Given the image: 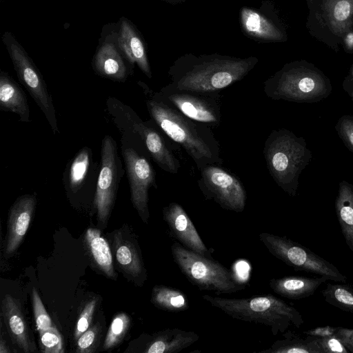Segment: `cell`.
Returning a JSON list of instances; mask_svg holds the SVG:
<instances>
[{
    "label": "cell",
    "instance_id": "cell-1",
    "mask_svg": "<svg viewBox=\"0 0 353 353\" xmlns=\"http://www.w3.org/2000/svg\"><path fill=\"white\" fill-rule=\"evenodd\" d=\"M149 97L146 106L156 125L183 148L199 171L208 165L221 163L220 144L211 126L183 114L157 92L150 91Z\"/></svg>",
    "mask_w": 353,
    "mask_h": 353
},
{
    "label": "cell",
    "instance_id": "cell-2",
    "mask_svg": "<svg viewBox=\"0 0 353 353\" xmlns=\"http://www.w3.org/2000/svg\"><path fill=\"white\" fill-rule=\"evenodd\" d=\"M258 62L255 57L185 54L174 61L168 75L170 83L179 89L221 91L242 80Z\"/></svg>",
    "mask_w": 353,
    "mask_h": 353
},
{
    "label": "cell",
    "instance_id": "cell-3",
    "mask_svg": "<svg viewBox=\"0 0 353 353\" xmlns=\"http://www.w3.org/2000/svg\"><path fill=\"white\" fill-rule=\"evenodd\" d=\"M202 298L233 319L270 327L274 336L290 326L299 328L304 323L295 307L272 294L238 299L204 294Z\"/></svg>",
    "mask_w": 353,
    "mask_h": 353
},
{
    "label": "cell",
    "instance_id": "cell-4",
    "mask_svg": "<svg viewBox=\"0 0 353 353\" xmlns=\"http://www.w3.org/2000/svg\"><path fill=\"white\" fill-rule=\"evenodd\" d=\"M263 152L272 178L285 192L294 196L299 176L312 158L305 139L288 129L273 130Z\"/></svg>",
    "mask_w": 353,
    "mask_h": 353
},
{
    "label": "cell",
    "instance_id": "cell-5",
    "mask_svg": "<svg viewBox=\"0 0 353 353\" xmlns=\"http://www.w3.org/2000/svg\"><path fill=\"white\" fill-rule=\"evenodd\" d=\"M266 96L273 100L300 103L320 102L332 92L330 80L305 61L285 64L263 83Z\"/></svg>",
    "mask_w": 353,
    "mask_h": 353
},
{
    "label": "cell",
    "instance_id": "cell-6",
    "mask_svg": "<svg viewBox=\"0 0 353 353\" xmlns=\"http://www.w3.org/2000/svg\"><path fill=\"white\" fill-rule=\"evenodd\" d=\"M174 261L188 280L201 290L230 294L245 289L225 266L183 247L179 242L171 246Z\"/></svg>",
    "mask_w": 353,
    "mask_h": 353
},
{
    "label": "cell",
    "instance_id": "cell-7",
    "mask_svg": "<svg viewBox=\"0 0 353 353\" xmlns=\"http://www.w3.org/2000/svg\"><path fill=\"white\" fill-rule=\"evenodd\" d=\"M108 107L116 123L125 124L143 142L148 153L161 169L178 174L181 163L163 135L151 124L144 123L129 107L114 99H110Z\"/></svg>",
    "mask_w": 353,
    "mask_h": 353
},
{
    "label": "cell",
    "instance_id": "cell-8",
    "mask_svg": "<svg viewBox=\"0 0 353 353\" xmlns=\"http://www.w3.org/2000/svg\"><path fill=\"white\" fill-rule=\"evenodd\" d=\"M259 237L272 255L296 270L325 276L334 281H347L333 264L286 236L261 232Z\"/></svg>",
    "mask_w": 353,
    "mask_h": 353
},
{
    "label": "cell",
    "instance_id": "cell-9",
    "mask_svg": "<svg viewBox=\"0 0 353 353\" xmlns=\"http://www.w3.org/2000/svg\"><path fill=\"white\" fill-rule=\"evenodd\" d=\"M3 41L19 81L44 114L53 133H59L52 99L39 70L12 34L6 32Z\"/></svg>",
    "mask_w": 353,
    "mask_h": 353
},
{
    "label": "cell",
    "instance_id": "cell-10",
    "mask_svg": "<svg viewBox=\"0 0 353 353\" xmlns=\"http://www.w3.org/2000/svg\"><path fill=\"white\" fill-rule=\"evenodd\" d=\"M122 175L117 143L106 135L101 143L100 171L93 201L98 225L102 228L105 227L111 214Z\"/></svg>",
    "mask_w": 353,
    "mask_h": 353
},
{
    "label": "cell",
    "instance_id": "cell-11",
    "mask_svg": "<svg viewBox=\"0 0 353 353\" xmlns=\"http://www.w3.org/2000/svg\"><path fill=\"white\" fill-rule=\"evenodd\" d=\"M158 95L192 119L206 123L213 129L221 121V91L204 92L179 89L170 83Z\"/></svg>",
    "mask_w": 353,
    "mask_h": 353
},
{
    "label": "cell",
    "instance_id": "cell-12",
    "mask_svg": "<svg viewBox=\"0 0 353 353\" xmlns=\"http://www.w3.org/2000/svg\"><path fill=\"white\" fill-rule=\"evenodd\" d=\"M200 172L198 186L206 199L214 201L225 210H244L246 190L235 175L218 165H208Z\"/></svg>",
    "mask_w": 353,
    "mask_h": 353
},
{
    "label": "cell",
    "instance_id": "cell-13",
    "mask_svg": "<svg viewBox=\"0 0 353 353\" xmlns=\"http://www.w3.org/2000/svg\"><path fill=\"white\" fill-rule=\"evenodd\" d=\"M123 157L128 179L131 201L142 221L147 223L150 217L148 191L157 188L155 172L148 158L134 148L123 147Z\"/></svg>",
    "mask_w": 353,
    "mask_h": 353
},
{
    "label": "cell",
    "instance_id": "cell-14",
    "mask_svg": "<svg viewBox=\"0 0 353 353\" xmlns=\"http://www.w3.org/2000/svg\"><path fill=\"white\" fill-rule=\"evenodd\" d=\"M100 165L94 161L93 152L83 147L67 163L63 182L68 194L74 196L85 190L96 191Z\"/></svg>",
    "mask_w": 353,
    "mask_h": 353
},
{
    "label": "cell",
    "instance_id": "cell-15",
    "mask_svg": "<svg viewBox=\"0 0 353 353\" xmlns=\"http://www.w3.org/2000/svg\"><path fill=\"white\" fill-rule=\"evenodd\" d=\"M163 217L172 236L185 248L203 256L213 259L195 226L182 206L170 203L163 209Z\"/></svg>",
    "mask_w": 353,
    "mask_h": 353
},
{
    "label": "cell",
    "instance_id": "cell-16",
    "mask_svg": "<svg viewBox=\"0 0 353 353\" xmlns=\"http://www.w3.org/2000/svg\"><path fill=\"white\" fill-rule=\"evenodd\" d=\"M36 203L34 195L25 194L19 197L11 206L4 248L6 255L13 254L22 242L33 217Z\"/></svg>",
    "mask_w": 353,
    "mask_h": 353
},
{
    "label": "cell",
    "instance_id": "cell-17",
    "mask_svg": "<svg viewBox=\"0 0 353 353\" xmlns=\"http://www.w3.org/2000/svg\"><path fill=\"white\" fill-rule=\"evenodd\" d=\"M239 21L245 35L256 41L270 43L284 41L283 32L268 15L264 6L259 9L243 7L239 12Z\"/></svg>",
    "mask_w": 353,
    "mask_h": 353
},
{
    "label": "cell",
    "instance_id": "cell-18",
    "mask_svg": "<svg viewBox=\"0 0 353 353\" xmlns=\"http://www.w3.org/2000/svg\"><path fill=\"white\" fill-rule=\"evenodd\" d=\"M1 314L10 336L21 350L25 353L35 351L19 301L6 294L1 301Z\"/></svg>",
    "mask_w": 353,
    "mask_h": 353
},
{
    "label": "cell",
    "instance_id": "cell-19",
    "mask_svg": "<svg viewBox=\"0 0 353 353\" xmlns=\"http://www.w3.org/2000/svg\"><path fill=\"white\" fill-rule=\"evenodd\" d=\"M113 249L121 269L141 283H143L146 279V270L138 244L117 230L113 236Z\"/></svg>",
    "mask_w": 353,
    "mask_h": 353
},
{
    "label": "cell",
    "instance_id": "cell-20",
    "mask_svg": "<svg viewBox=\"0 0 353 353\" xmlns=\"http://www.w3.org/2000/svg\"><path fill=\"white\" fill-rule=\"evenodd\" d=\"M199 336L193 331L166 329L153 334L148 340L144 353H179L197 342Z\"/></svg>",
    "mask_w": 353,
    "mask_h": 353
},
{
    "label": "cell",
    "instance_id": "cell-21",
    "mask_svg": "<svg viewBox=\"0 0 353 353\" xmlns=\"http://www.w3.org/2000/svg\"><path fill=\"white\" fill-rule=\"evenodd\" d=\"M328 277H306L301 276H288L279 279H272L269 285L277 294L290 299H302L313 295L317 288Z\"/></svg>",
    "mask_w": 353,
    "mask_h": 353
},
{
    "label": "cell",
    "instance_id": "cell-22",
    "mask_svg": "<svg viewBox=\"0 0 353 353\" xmlns=\"http://www.w3.org/2000/svg\"><path fill=\"white\" fill-rule=\"evenodd\" d=\"M0 109L17 114L23 122L30 121V108L24 92L3 71L0 74Z\"/></svg>",
    "mask_w": 353,
    "mask_h": 353
},
{
    "label": "cell",
    "instance_id": "cell-23",
    "mask_svg": "<svg viewBox=\"0 0 353 353\" xmlns=\"http://www.w3.org/2000/svg\"><path fill=\"white\" fill-rule=\"evenodd\" d=\"M321 11L333 33L339 36L347 33L353 21V0H323Z\"/></svg>",
    "mask_w": 353,
    "mask_h": 353
},
{
    "label": "cell",
    "instance_id": "cell-24",
    "mask_svg": "<svg viewBox=\"0 0 353 353\" xmlns=\"http://www.w3.org/2000/svg\"><path fill=\"white\" fill-rule=\"evenodd\" d=\"M118 42L130 62L132 64L136 63L148 78H152L144 44L132 26L126 21L121 23Z\"/></svg>",
    "mask_w": 353,
    "mask_h": 353
},
{
    "label": "cell",
    "instance_id": "cell-25",
    "mask_svg": "<svg viewBox=\"0 0 353 353\" xmlns=\"http://www.w3.org/2000/svg\"><path fill=\"white\" fill-rule=\"evenodd\" d=\"M335 210L346 244L353 252V185L345 180L339 184Z\"/></svg>",
    "mask_w": 353,
    "mask_h": 353
},
{
    "label": "cell",
    "instance_id": "cell-26",
    "mask_svg": "<svg viewBox=\"0 0 353 353\" xmlns=\"http://www.w3.org/2000/svg\"><path fill=\"white\" fill-rule=\"evenodd\" d=\"M85 242L93 261L107 276L116 279L112 252L107 240L98 229L88 228L85 234Z\"/></svg>",
    "mask_w": 353,
    "mask_h": 353
},
{
    "label": "cell",
    "instance_id": "cell-27",
    "mask_svg": "<svg viewBox=\"0 0 353 353\" xmlns=\"http://www.w3.org/2000/svg\"><path fill=\"white\" fill-rule=\"evenodd\" d=\"M94 66L103 77L118 81H123L127 78L125 63L112 44L106 43L100 48L95 57Z\"/></svg>",
    "mask_w": 353,
    "mask_h": 353
},
{
    "label": "cell",
    "instance_id": "cell-28",
    "mask_svg": "<svg viewBox=\"0 0 353 353\" xmlns=\"http://www.w3.org/2000/svg\"><path fill=\"white\" fill-rule=\"evenodd\" d=\"M284 339L276 341L268 349L261 353H323L317 338L307 336L305 339L288 330L283 334Z\"/></svg>",
    "mask_w": 353,
    "mask_h": 353
},
{
    "label": "cell",
    "instance_id": "cell-29",
    "mask_svg": "<svg viewBox=\"0 0 353 353\" xmlns=\"http://www.w3.org/2000/svg\"><path fill=\"white\" fill-rule=\"evenodd\" d=\"M152 303L168 312H182L188 309L186 294L180 290L164 285H155L152 290Z\"/></svg>",
    "mask_w": 353,
    "mask_h": 353
},
{
    "label": "cell",
    "instance_id": "cell-30",
    "mask_svg": "<svg viewBox=\"0 0 353 353\" xmlns=\"http://www.w3.org/2000/svg\"><path fill=\"white\" fill-rule=\"evenodd\" d=\"M321 292L327 303L353 313V288L349 285L327 283Z\"/></svg>",
    "mask_w": 353,
    "mask_h": 353
},
{
    "label": "cell",
    "instance_id": "cell-31",
    "mask_svg": "<svg viewBox=\"0 0 353 353\" xmlns=\"http://www.w3.org/2000/svg\"><path fill=\"white\" fill-rule=\"evenodd\" d=\"M130 325L128 315L121 312L117 314L112 319L103 345V350H110L119 344L127 333Z\"/></svg>",
    "mask_w": 353,
    "mask_h": 353
},
{
    "label": "cell",
    "instance_id": "cell-32",
    "mask_svg": "<svg viewBox=\"0 0 353 353\" xmlns=\"http://www.w3.org/2000/svg\"><path fill=\"white\" fill-rule=\"evenodd\" d=\"M40 347L44 353H63V339L57 329L52 326L39 332Z\"/></svg>",
    "mask_w": 353,
    "mask_h": 353
},
{
    "label": "cell",
    "instance_id": "cell-33",
    "mask_svg": "<svg viewBox=\"0 0 353 353\" xmlns=\"http://www.w3.org/2000/svg\"><path fill=\"white\" fill-rule=\"evenodd\" d=\"M32 303L34 317L38 332H39L52 327L51 318L48 314L38 292L35 288H33L32 291Z\"/></svg>",
    "mask_w": 353,
    "mask_h": 353
},
{
    "label": "cell",
    "instance_id": "cell-34",
    "mask_svg": "<svg viewBox=\"0 0 353 353\" xmlns=\"http://www.w3.org/2000/svg\"><path fill=\"white\" fill-rule=\"evenodd\" d=\"M334 128L345 147L353 153V116L350 114L341 116Z\"/></svg>",
    "mask_w": 353,
    "mask_h": 353
},
{
    "label": "cell",
    "instance_id": "cell-35",
    "mask_svg": "<svg viewBox=\"0 0 353 353\" xmlns=\"http://www.w3.org/2000/svg\"><path fill=\"white\" fill-rule=\"evenodd\" d=\"M99 327L97 324L89 327L77 339L76 352L79 353H90L95 350L98 340Z\"/></svg>",
    "mask_w": 353,
    "mask_h": 353
},
{
    "label": "cell",
    "instance_id": "cell-36",
    "mask_svg": "<svg viewBox=\"0 0 353 353\" xmlns=\"http://www.w3.org/2000/svg\"><path fill=\"white\" fill-rule=\"evenodd\" d=\"M97 300L92 299L90 300L81 310L74 330V338L77 339L83 333H84L90 326L92 316L95 310Z\"/></svg>",
    "mask_w": 353,
    "mask_h": 353
},
{
    "label": "cell",
    "instance_id": "cell-37",
    "mask_svg": "<svg viewBox=\"0 0 353 353\" xmlns=\"http://www.w3.org/2000/svg\"><path fill=\"white\" fill-rule=\"evenodd\" d=\"M317 341L323 353L349 352L336 334L330 336L317 338Z\"/></svg>",
    "mask_w": 353,
    "mask_h": 353
},
{
    "label": "cell",
    "instance_id": "cell-38",
    "mask_svg": "<svg viewBox=\"0 0 353 353\" xmlns=\"http://www.w3.org/2000/svg\"><path fill=\"white\" fill-rule=\"evenodd\" d=\"M335 334L347 350L353 353V329L338 327Z\"/></svg>",
    "mask_w": 353,
    "mask_h": 353
},
{
    "label": "cell",
    "instance_id": "cell-39",
    "mask_svg": "<svg viewBox=\"0 0 353 353\" xmlns=\"http://www.w3.org/2000/svg\"><path fill=\"white\" fill-rule=\"evenodd\" d=\"M338 327L330 325L320 326L309 330L304 331L303 333L307 336L322 338L335 334Z\"/></svg>",
    "mask_w": 353,
    "mask_h": 353
},
{
    "label": "cell",
    "instance_id": "cell-40",
    "mask_svg": "<svg viewBox=\"0 0 353 353\" xmlns=\"http://www.w3.org/2000/svg\"><path fill=\"white\" fill-rule=\"evenodd\" d=\"M343 88L347 94L353 89V64L350 68L348 75L345 78L343 82Z\"/></svg>",
    "mask_w": 353,
    "mask_h": 353
},
{
    "label": "cell",
    "instance_id": "cell-41",
    "mask_svg": "<svg viewBox=\"0 0 353 353\" xmlns=\"http://www.w3.org/2000/svg\"><path fill=\"white\" fill-rule=\"evenodd\" d=\"M345 43L347 50H353V32L345 34Z\"/></svg>",
    "mask_w": 353,
    "mask_h": 353
},
{
    "label": "cell",
    "instance_id": "cell-42",
    "mask_svg": "<svg viewBox=\"0 0 353 353\" xmlns=\"http://www.w3.org/2000/svg\"><path fill=\"white\" fill-rule=\"evenodd\" d=\"M6 341L3 340L1 337L0 340V353H9L10 350H9L8 345H6Z\"/></svg>",
    "mask_w": 353,
    "mask_h": 353
},
{
    "label": "cell",
    "instance_id": "cell-43",
    "mask_svg": "<svg viewBox=\"0 0 353 353\" xmlns=\"http://www.w3.org/2000/svg\"><path fill=\"white\" fill-rule=\"evenodd\" d=\"M164 1H166L171 3H180L181 1H184L185 0H164Z\"/></svg>",
    "mask_w": 353,
    "mask_h": 353
},
{
    "label": "cell",
    "instance_id": "cell-44",
    "mask_svg": "<svg viewBox=\"0 0 353 353\" xmlns=\"http://www.w3.org/2000/svg\"><path fill=\"white\" fill-rule=\"evenodd\" d=\"M349 97H350V99H352V101H353V89L352 90V91L348 94Z\"/></svg>",
    "mask_w": 353,
    "mask_h": 353
},
{
    "label": "cell",
    "instance_id": "cell-45",
    "mask_svg": "<svg viewBox=\"0 0 353 353\" xmlns=\"http://www.w3.org/2000/svg\"><path fill=\"white\" fill-rule=\"evenodd\" d=\"M310 1H312V0H310Z\"/></svg>",
    "mask_w": 353,
    "mask_h": 353
}]
</instances>
